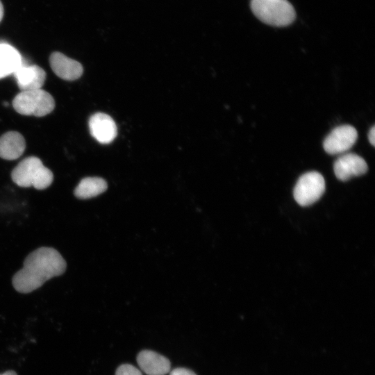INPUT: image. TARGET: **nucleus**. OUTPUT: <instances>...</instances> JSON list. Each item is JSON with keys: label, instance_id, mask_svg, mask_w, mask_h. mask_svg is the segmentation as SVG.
Returning <instances> with one entry per match:
<instances>
[{"label": "nucleus", "instance_id": "19", "mask_svg": "<svg viewBox=\"0 0 375 375\" xmlns=\"http://www.w3.org/2000/svg\"><path fill=\"white\" fill-rule=\"evenodd\" d=\"M3 5L0 1V21L1 20L2 17H3Z\"/></svg>", "mask_w": 375, "mask_h": 375}, {"label": "nucleus", "instance_id": "9", "mask_svg": "<svg viewBox=\"0 0 375 375\" xmlns=\"http://www.w3.org/2000/svg\"><path fill=\"white\" fill-rule=\"evenodd\" d=\"M21 91L41 89L46 79V72L40 67L23 63L13 73Z\"/></svg>", "mask_w": 375, "mask_h": 375}, {"label": "nucleus", "instance_id": "6", "mask_svg": "<svg viewBox=\"0 0 375 375\" xmlns=\"http://www.w3.org/2000/svg\"><path fill=\"white\" fill-rule=\"evenodd\" d=\"M357 138V131L352 126H339L326 136L323 147L328 154H343L353 147Z\"/></svg>", "mask_w": 375, "mask_h": 375}, {"label": "nucleus", "instance_id": "1", "mask_svg": "<svg viewBox=\"0 0 375 375\" xmlns=\"http://www.w3.org/2000/svg\"><path fill=\"white\" fill-rule=\"evenodd\" d=\"M66 267L65 260L55 249L40 247L26 256L24 267L13 276V287L21 293L31 292L50 278L62 274Z\"/></svg>", "mask_w": 375, "mask_h": 375}, {"label": "nucleus", "instance_id": "7", "mask_svg": "<svg viewBox=\"0 0 375 375\" xmlns=\"http://www.w3.org/2000/svg\"><path fill=\"white\" fill-rule=\"evenodd\" d=\"M367 169L366 161L360 156L352 153L342 154L333 165L335 176L342 181L362 175L367 172Z\"/></svg>", "mask_w": 375, "mask_h": 375}, {"label": "nucleus", "instance_id": "14", "mask_svg": "<svg viewBox=\"0 0 375 375\" xmlns=\"http://www.w3.org/2000/svg\"><path fill=\"white\" fill-rule=\"evenodd\" d=\"M108 185L100 177H86L83 178L74 190V195L81 199H90L105 192Z\"/></svg>", "mask_w": 375, "mask_h": 375}, {"label": "nucleus", "instance_id": "4", "mask_svg": "<svg viewBox=\"0 0 375 375\" xmlns=\"http://www.w3.org/2000/svg\"><path fill=\"white\" fill-rule=\"evenodd\" d=\"M12 106L21 115L43 117L54 109L55 101L48 92L41 88L21 91L15 97Z\"/></svg>", "mask_w": 375, "mask_h": 375}, {"label": "nucleus", "instance_id": "8", "mask_svg": "<svg viewBox=\"0 0 375 375\" xmlns=\"http://www.w3.org/2000/svg\"><path fill=\"white\" fill-rule=\"evenodd\" d=\"M92 136L101 144H108L114 140L117 134L115 122L108 115L97 112L88 122Z\"/></svg>", "mask_w": 375, "mask_h": 375}, {"label": "nucleus", "instance_id": "17", "mask_svg": "<svg viewBox=\"0 0 375 375\" xmlns=\"http://www.w3.org/2000/svg\"><path fill=\"white\" fill-rule=\"evenodd\" d=\"M368 140L372 146L375 145V126H373L368 133Z\"/></svg>", "mask_w": 375, "mask_h": 375}, {"label": "nucleus", "instance_id": "16", "mask_svg": "<svg viewBox=\"0 0 375 375\" xmlns=\"http://www.w3.org/2000/svg\"><path fill=\"white\" fill-rule=\"evenodd\" d=\"M169 375H197L194 372L183 367H178L173 369Z\"/></svg>", "mask_w": 375, "mask_h": 375}, {"label": "nucleus", "instance_id": "3", "mask_svg": "<svg viewBox=\"0 0 375 375\" xmlns=\"http://www.w3.org/2000/svg\"><path fill=\"white\" fill-rule=\"evenodd\" d=\"M250 6L258 19L271 26H288L296 17L294 7L288 0H251Z\"/></svg>", "mask_w": 375, "mask_h": 375}, {"label": "nucleus", "instance_id": "5", "mask_svg": "<svg viewBox=\"0 0 375 375\" xmlns=\"http://www.w3.org/2000/svg\"><path fill=\"white\" fill-rule=\"evenodd\" d=\"M325 191V181L317 172L301 175L294 188V198L301 206L312 205L318 201Z\"/></svg>", "mask_w": 375, "mask_h": 375}, {"label": "nucleus", "instance_id": "18", "mask_svg": "<svg viewBox=\"0 0 375 375\" xmlns=\"http://www.w3.org/2000/svg\"><path fill=\"white\" fill-rule=\"evenodd\" d=\"M0 375H17L14 371H7L4 373L0 374Z\"/></svg>", "mask_w": 375, "mask_h": 375}, {"label": "nucleus", "instance_id": "10", "mask_svg": "<svg viewBox=\"0 0 375 375\" xmlns=\"http://www.w3.org/2000/svg\"><path fill=\"white\" fill-rule=\"evenodd\" d=\"M49 63L53 72L64 80L78 79L83 72V66L80 62L60 52L52 53L49 57Z\"/></svg>", "mask_w": 375, "mask_h": 375}, {"label": "nucleus", "instance_id": "11", "mask_svg": "<svg viewBox=\"0 0 375 375\" xmlns=\"http://www.w3.org/2000/svg\"><path fill=\"white\" fill-rule=\"evenodd\" d=\"M140 369L147 375H165L171 367L169 360L165 356L150 350L140 351L137 356Z\"/></svg>", "mask_w": 375, "mask_h": 375}, {"label": "nucleus", "instance_id": "13", "mask_svg": "<svg viewBox=\"0 0 375 375\" xmlns=\"http://www.w3.org/2000/svg\"><path fill=\"white\" fill-rule=\"evenodd\" d=\"M22 64L19 52L7 43H0V78L13 73Z\"/></svg>", "mask_w": 375, "mask_h": 375}, {"label": "nucleus", "instance_id": "15", "mask_svg": "<svg viewBox=\"0 0 375 375\" xmlns=\"http://www.w3.org/2000/svg\"><path fill=\"white\" fill-rule=\"evenodd\" d=\"M115 375H142L141 372L132 365L124 364L116 370Z\"/></svg>", "mask_w": 375, "mask_h": 375}, {"label": "nucleus", "instance_id": "2", "mask_svg": "<svg viewBox=\"0 0 375 375\" xmlns=\"http://www.w3.org/2000/svg\"><path fill=\"white\" fill-rule=\"evenodd\" d=\"M11 177L13 182L20 187L33 186L37 190L46 189L53 180L52 172L35 156L22 160L12 171Z\"/></svg>", "mask_w": 375, "mask_h": 375}, {"label": "nucleus", "instance_id": "12", "mask_svg": "<svg viewBox=\"0 0 375 375\" xmlns=\"http://www.w3.org/2000/svg\"><path fill=\"white\" fill-rule=\"evenodd\" d=\"M26 148L22 135L17 131H8L0 137V157L15 160L20 157Z\"/></svg>", "mask_w": 375, "mask_h": 375}]
</instances>
